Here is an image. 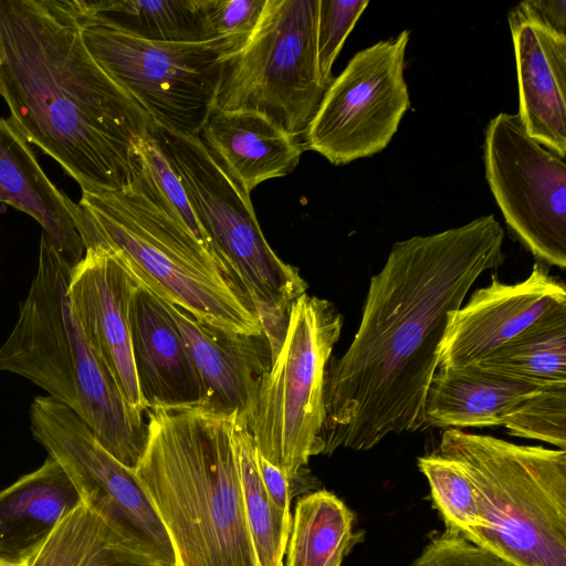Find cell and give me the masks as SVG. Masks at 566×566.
Instances as JSON below:
<instances>
[{
  "mask_svg": "<svg viewBox=\"0 0 566 566\" xmlns=\"http://www.w3.org/2000/svg\"><path fill=\"white\" fill-rule=\"evenodd\" d=\"M493 214L396 242L370 277L358 329L328 364L323 452L366 451L389 434L424 428L448 316L482 273L504 263Z\"/></svg>",
  "mask_w": 566,
  "mask_h": 566,
  "instance_id": "cell-1",
  "label": "cell"
},
{
  "mask_svg": "<svg viewBox=\"0 0 566 566\" xmlns=\"http://www.w3.org/2000/svg\"><path fill=\"white\" fill-rule=\"evenodd\" d=\"M0 95L82 191L120 190L154 123L88 52L71 0H0Z\"/></svg>",
  "mask_w": 566,
  "mask_h": 566,
  "instance_id": "cell-2",
  "label": "cell"
},
{
  "mask_svg": "<svg viewBox=\"0 0 566 566\" xmlns=\"http://www.w3.org/2000/svg\"><path fill=\"white\" fill-rule=\"evenodd\" d=\"M146 416V447L133 472L177 566H256L233 440L237 412L200 405Z\"/></svg>",
  "mask_w": 566,
  "mask_h": 566,
  "instance_id": "cell-3",
  "label": "cell"
},
{
  "mask_svg": "<svg viewBox=\"0 0 566 566\" xmlns=\"http://www.w3.org/2000/svg\"><path fill=\"white\" fill-rule=\"evenodd\" d=\"M72 265L41 235L35 275L0 346V370L24 377L70 408L134 470L147 441L145 413L122 395L71 311Z\"/></svg>",
  "mask_w": 566,
  "mask_h": 566,
  "instance_id": "cell-4",
  "label": "cell"
},
{
  "mask_svg": "<svg viewBox=\"0 0 566 566\" xmlns=\"http://www.w3.org/2000/svg\"><path fill=\"white\" fill-rule=\"evenodd\" d=\"M85 249L102 245L154 294L230 333L264 334L235 277L161 205L143 165L120 190L82 191Z\"/></svg>",
  "mask_w": 566,
  "mask_h": 566,
  "instance_id": "cell-5",
  "label": "cell"
},
{
  "mask_svg": "<svg viewBox=\"0 0 566 566\" xmlns=\"http://www.w3.org/2000/svg\"><path fill=\"white\" fill-rule=\"evenodd\" d=\"M472 484L480 527L465 536L515 566H566V451L447 429L437 450Z\"/></svg>",
  "mask_w": 566,
  "mask_h": 566,
  "instance_id": "cell-6",
  "label": "cell"
},
{
  "mask_svg": "<svg viewBox=\"0 0 566 566\" xmlns=\"http://www.w3.org/2000/svg\"><path fill=\"white\" fill-rule=\"evenodd\" d=\"M153 137L178 174L218 258L251 301L274 356L292 305L306 293V282L272 250L250 195L226 172L199 136L154 125Z\"/></svg>",
  "mask_w": 566,
  "mask_h": 566,
  "instance_id": "cell-7",
  "label": "cell"
},
{
  "mask_svg": "<svg viewBox=\"0 0 566 566\" xmlns=\"http://www.w3.org/2000/svg\"><path fill=\"white\" fill-rule=\"evenodd\" d=\"M342 327L332 302L303 294L262 378L248 429L256 451L291 480L323 452L326 371Z\"/></svg>",
  "mask_w": 566,
  "mask_h": 566,
  "instance_id": "cell-8",
  "label": "cell"
},
{
  "mask_svg": "<svg viewBox=\"0 0 566 566\" xmlns=\"http://www.w3.org/2000/svg\"><path fill=\"white\" fill-rule=\"evenodd\" d=\"M74 10L91 55L143 107L154 125L184 136H199L214 108L226 63L249 36L196 43L150 42Z\"/></svg>",
  "mask_w": 566,
  "mask_h": 566,
  "instance_id": "cell-9",
  "label": "cell"
},
{
  "mask_svg": "<svg viewBox=\"0 0 566 566\" xmlns=\"http://www.w3.org/2000/svg\"><path fill=\"white\" fill-rule=\"evenodd\" d=\"M318 0H266L223 69L214 107L258 113L301 139L328 87L316 57Z\"/></svg>",
  "mask_w": 566,
  "mask_h": 566,
  "instance_id": "cell-10",
  "label": "cell"
},
{
  "mask_svg": "<svg viewBox=\"0 0 566 566\" xmlns=\"http://www.w3.org/2000/svg\"><path fill=\"white\" fill-rule=\"evenodd\" d=\"M30 424L34 439L63 468L83 503L130 548L161 565L177 566L166 528L133 470L111 454L78 416L50 396H36Z\"/></svg>",
  "mask_w": 566,
  "mask_h": 566,
  "instance_id": "cell-11",
  "label": "cell"
},
{
  "mask_svg": "<svg viewBox=\"0 0 566 566\" xmlns=\"http://www.w3.org/2000/svg\"><path fill=\"white\" fill-rule=\"evenodd\" d=\"M410 32L358 51L328 85L304 136V148L333 165L384 150L410 107L403 77Z\"/></svg>",
  "mask_w": 566,
  "mask_h": 566,
  "instance_id": "cell-12",
  "label": "cell"
},
{
  "mask_svg": "<svg viewBox=\"0 0 566 566\" xmlns=\"http://www.w3.org/2000/svg\"><path fill=\"white\" fill-rule=\"evenodd\" d=\"M485 178L509 229L545 265L566 269V163L499 113L485 128Z\"/></svg>",
  "mask_w": 566,
  "mask_h": 566,
  "instance_id": "cell-13",
  "label": "cell"
},
{
  "mask_svg": "<svg viewBox=\"0 0 566 566\" xmlns=\"http://www.w3.org/2000/svg\"><path fill=\"white\" fill-rule=\"evenodd\" d=\"M566 315L565 283L536 262L517 283L492 274L488 286L475 290L467 304L448 316L438 352V369L475 365L526 329Z\"/></svg>",
  "mask_w": 566,
  "mask_h": 566,
  "instance_id": "cell-14",
  "label": "cell"
},
{
  "mask_svg": "<svg viewBox=\"0 0 566 566\" xmlns=\"http://www.w3.org/2000/svg\"><path fill=\"white\" fill-rule=\"evenodd\" d=\"M137 280L111 250L87 247L73 266L67 297L88 344L122 395L146 415L133 358L129 306Z\"/></svg>",
  "mask_w": 566,
  "mask_h": 566,
  "instance_id": "cell-15",
  "label": "cell"
},
{
  "mask_svg": "<svg viewBox=\"0 0 566 566\" xmlns=\"http://www.w3.org/2000/svg\"><path fill=\"white\" fill-rule=\"evenodd\" d=\"M130 337L146 409L205 405L206 388L189 348L159 296L137 281L129 306Z\"/></svg>",
  "mask_w": 566,
  "mask_h": 566,
  "instance_id": "cell-16",
  "label": "cell"
},
{
  "mask_svg": "<svg viewBox=\"0 0 566 566\" xmlns=\"http://www.w3.org/2000/svg\"><path fill=\"white\" fill-rule=\"evenodd\" d=\"M178 326L206 388V406L234 411L247 426L263 376L272 365L265 334L226 332L197 319L185 308L163 300Z\"/></svg>",
  "mask_w": 566,
  "mask_h": 566,
  "instance_id": "cell-17",
  "label": "cell"
},
{
  "mask_svg": "<svg viewBox=\"0 0 566 566\" xmlns=\"http://www.w3.org/2000/svg\"><path fill=\"white\" fill-rule=\"evenodd\" d=\"M517 83L518 116L526 133L541 145L566 155V38L509 14Z\"/></svg>",
  "mask_w": 566,
  "mask_h": 566,
  "instance_id": "cell-18",
  "label": "cell"
},
{
  "mask_svg": "<svg viewBox=\"0 0 566 566\" xmlns=\"http://www.w3.org/2000/svg\"><path fill=\"white\" fill-rule=\"evenodd\" d=\"M0 203L29 214L72 265L85 254L83 211L48 178L30 144L10 118L0 117Z\"/></svg>",
  "mask_w": 566,
  "mask_h": 566,
  "instance_id": "cell-19",
  "label": "cell"
},
{
  "mask_svg": "<svg viewBox=\"0 0 566 566\" xmlns=\"http://www.w3.org/2000/svg\"><path fill=\"white\" fill-rule=\"evenodd\" d=\"M199 138L226 172L247 192L297 166L304 144L264 116L243 111L210 113Z\"/></svg>",
  "mask_w": 566,
  "mask_h": 566,
  "instance_id": "cell-20",
  "label": "cell"
},
{
  "mask_svg": "<svg viewBox=\"0 0 566 566\" xmlns=\"http://www.w3.org/2000/svg\"><path fill=\"white\" fill-rule=\"evenodd\" d=\"M80 502L74 484L49 455L0 491V558L25 560Z\"/></svg>",
  "mask_w": 566,
  "mask_h": 566,
  "instance_id": "cell-21",
  "label": "cell"
},
{
  "mask_svg": "<svg viewBox=\"0 0 566 566\" xmlns=\"http://www.w3.org/2000/svg\"><path fill=\"white\" fill-rule=\"evenodd\" d=\"M539 389L475 366L437 369L424 405V428L502 426L504 417Z\"/></svg>",
  "mask_w": 566,
  "mask_h": 566,
  "instance_id": "cell-22",
  "label": "cell"
},
{
  "mask_svg": "<svg viewBox=\"0 0 566 566\" xmlns=\"http://www.w3.org/2000/svg\"><path fill=\"white\" fill-rule=\"evenodd\" d=\"M24 563L25 566L159 564L130 548L97 512L82 501L57 523Z\"/></svg>",
  "mask_w": 566,
  "mask_h": 566,
  "instance_id": "cell-23",
  "label": "cell"
},
{
  "mask_svg": "<svg viewBox=\"0 0 566 566\" xmlns=\"http://www.w3.org/2000/svg\"><path fill=\"white\" fill-rule=\"evenodd\" d=\"M72 3L80 14L145 41L196 43L212 40L201 0H76Z\"/></svg>",
  "mask_w": 566,
  "mask_h": 566,
  "instance_id": "cell-24",
  "label": "cell"
},
{
  "mask_svg": "<svg viewBox=\"0 0 566 566\" xmlns=\"http://www.w3.org/2000/svg\"><path fill=\"white\" fill-rule=\"evenodd\" d=\"M353 524V512L334 493L318 490L301 497L285 566H340L356 542Z\"/></svg>",
  "mask_w": 566,
  "mask_h": 566,
  "instance_id": "cell-25",
  "label": "cell"
},
{
  "mask_svg": "<svg viewBox=\"0 0 566 566\" xmlns=\"http://www.w3.org/2000/svg\"><path fill=\"white\" fill-rule=\"evenodd\" d=\"M472 366L538 388L566 385V315L526 329Z\"/></svg>",
  "mask_w": 566,
  "mask_h": 566,
  "instance_id": "cell-26",
  "label": "cell"
},
{
  "mask_svg": "<svg viewBox=\"0 0 566 566\" xmlns=\"http://www.w3.org/2000/svg\"><path fill=\"white\" fill-rule=\"evenodd\" d=\"M233 440L256 566H283L291 530L284 524L264 489L254 441L248 426L238 417Z\"/></svg>",
  "mask_w": 566,
  "mask_h": 566,
  "instance_id": "cell-27",
  "label": "cell"
},
{
  "mask_svg": "<svg viewBox=\"0 0 566 566\" xmlns=\"http://www.w3.org/2000/svg\"><path fill=\"white\" fill-rule=\"evenodd\" d=\"M427 478L431 499L446 531L465 537L480 527V516L471 482L463 471L438 451L418 459Z\"/></svg>",
  "mask_w": 566,
  "mask_h": 566,
  "instance_id": "cell-28",
  "label": "cell"
},
{
  "mask_svg": "<svg viewBox=\"0 0 566 566\" xmlns=\"http://www.w3.org/2000/svg\"><path fill=\"white\" fill-rule=\"evenodd\" d=\"M509 434L566 449V385L539 389L503 419Z\"/></svg>",
  "mask_w": 566,
  "mask_h": 566,
  "instance_id": "cell-29",
  "label": "cell"
},
{
  "mask_svg": "<svg viewBox=\"0 0 566 566\" xmlns=\"http://www.w3.org/2000/svg\"><path fill=\"white\" fill-rule=\"evenodd\" d=\"M139 154L142 165L147 172L164 208L178 222L186 227L218 260V262L230 274H232L214 252L208 234L196 216L178 174L154 139L153 130L151 134L143 142Z\"/></svg>",
  "mask_w": 566,
  "mask_h": 566,
  "instance_id": "cell-30",
  "label": "cell"
},
{
  "mask_svg": "<svg viewBox=\"0 0 566 566\" xmlns=\"http://www.w3.org/2000/svg\"><path fill=\"white\" fill-rule=\"evenodd\" d=\"M368 3V0H318L316 57L325 84L329 85L333 81L332 66Z\"/></svg>",
  "mask_w": 566,
  "mask_h": 566,
  "instance_id": "cell-31",
  "label": "cell"
},
{
  "mask_svg": "<svg viewBox=\"0 0 566 566\" xmlns=\"http://www.w3.org/2000/svg\"><path fill=\"white\" fill-rule=\"evenodd\" d=\"M412 566H515L460 534L444 531L431 539Z\"/></svg>",
  "mask_w": 566,
  "mask_h": 566,
  "instance_id": "cell-32",
  "label": "cell"
},
{
  "mask_svg": "<svg viewBox=\"0 0 566 566\" xmlns=\"http://www.w3.org/2000/svg\"><path fill=\"white\" fill-rule=\"evenodd\" d=\"M266 0H201L207 30L212 39L249 36L256 28Z\"/></svg>",
  "mask_w": 566,
  "mask_h": 566,
  "instance_id": "cell-33",
  "label": "cell"
},
{
  "mask_svg": "<svg viewBox=\"0 0 566 566\" xmlns=\"http://www.w3.org/2000/svg\"><path fill=\"white\" fill-rule=\"evenodd\" d=\"M258 468L264 489L272 501L274 507L280 513L284 524L291 530V501L293 490L297 484H306L312 478L305 470L297 479H289L279 468L265 460L256 451Z\"/></svg>",
  "mask_w": 566,
  "mask_h": 566,
  "instance_id": "cell-34",
  "label": "cell"
},
{
  "mask_svg": "<svg viewBox=\"0 0 566 566\" xmlns=\"http://www.w3.org/2000/svg\"><path fill=\"white\" fill-rule=\"evenodd\" d=\"M515 9L528 21L566 38L565 0H527Z\"/></svg>",
  "mask_w": 566,
  "mask_h": 566,
  "instance_id": "cell-35",
  "label": "cell"
},
{
  "mask_svg": "<svg viewBox=\"0 0 566 566\" xmlns=\"http://www.w3.org/2000/svg\"><path fill=\"white\" fill-rule=\"evenodd\" d=\"M0 566H25L24 560H9L0 558Z\"/></svg>",
  "mask_w": 566,
  "mask_h": 566,
  "instance_id": "cell-36",
  "label": "cell"
},
{
  "mask_svg": "<svg viewBox=\"0 0 566 566\" xmlns=\"http://www.w3.org/2000/svg\"><path fill=\"white\" fill-rule=\"evenodd\" d=\"M140 566H163V565L147 564V565H140Z\"/></svg>",
  "mask_w": 566,
  "mask_h": 566,
  "instance_id": "cell-37",
  "label": "cell"
}]
</instances>
